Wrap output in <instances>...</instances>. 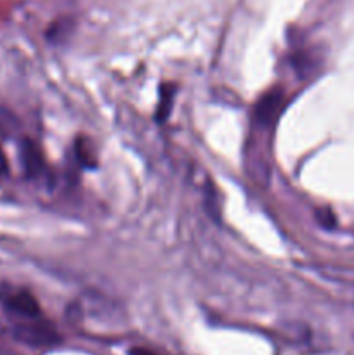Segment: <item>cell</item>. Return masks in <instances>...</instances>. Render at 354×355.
Returning <instances> with one entry per match:
<instances>
[{"instance_id": "ba28073f", "label": "cell", "mask_w": 354, "mask_h": 355, "mask_svg": "<svg viewBox=\"0 0 354 355\" xmlns=\"http://www.w3.org/2000/svg\"><path fill=\"white\" fill-rule=\"evenodd\" d=\"M7 173H9V163H7V158L6 155H3L2 148H0V179L7 177Z\"/></svg>"}, {"instance_id": "5b68a950", "label": "cell", "mask_w": 354, "mask_h": 355, "mask_svg": "<svg viewBox=\"0 0 354 355\" xmlns=\"http://www.w3.org/2000/svg\"><path fill=\"white\" fill-rule=\"evenodd\" d=\"M174 96H176V85L174 83H163L160 87V99L158 104H156V121H165L169 118L174 104Z\"/></svg>"}, {"instance_id": "277c9868", "label": "cell", "mask_w": 354, "mask_h": 355, "mask_svg": "<svg viewBox=\"0 0 354 355\" xmlns=\"http://www.w3.org/2000/svg\"><path fill=\"white\" fill-rule=\"evenodd\" d=\"M21 163H23V170L28 179H37L45 170L44 156L38 146L31 141H24L21 144Z\"/></svg>"}, {"instance_id": "8992f818", "label": "cell", "mask_w": 354, "mask_h": 355, "mask_svg": "<svg viewBox=\"0 0 354 355\" xmlns=\"http://www.w3.org/2000/svg\"><path fill=\"white\" fill-rule=\"evenodd\" d=\"M76 156L83 166H96V153H94V144L89 139H78L76 141Z\"/></svg>"}, {"instance_id": "6da1fadb", "label": "cell", "mask_w": 354, "mask_h": 355, "mask_svg": "<svg viewBox=\"0 0 354 355\" xmlns=\"http://www.w3.org/2000/svg\"><path fill=\"white\" fill-rule=\"evenodd\" d=\"M12 336L14 340L31 349H51L61 342V336L56 331V328L38 319L17 322L12 328Z\"/></svg>"}, {"instance_id": "52a82bcc", "label": "cell", "mask_w": 354, "mask_h": 355, "mask_svg": "<svg viewBox=\"0 0 354 355\" xmlns=\"http://www.w3.org/2000/svg\"><path fill=\"white\" fill-rule=\"evenodd\" d=\"M316 220L325 229L335 227V215H333V211L330 208H318L316 210Z\"/></svg>"}, {"instance_id": "9c48e42d", "label": "cell", "mask_w": 354, "mask_h": 355, "mask_svg": "<svg viewBox=\"0 0 354 355\" xmlns=\"http://www.w3.org/2000/svg\"><path fill=\"white\" fill-rule=\"evenodd\" d=\"M128 355H158V354L153 352V350L149 349H144V347H134V349L128 350Z\"/></svg>"}, {"instance_id": "3957f363", "label": "cell", "mask_w": 354, "mask_h": 355, "mask_svg": "<svg viewBox=\"0 0 354 355\" xmlns=\"http://www.w3.org/2000/svg\"><path fill=\"white\" fill-rule=\"evenodd\" d=\"M3 305H6L7 312L24 319V321H33V319H38V315H40L38 302L28 291H16V293L7 295Z\"/></svg>"}, {"instance_id": "7a4b0ae2", "label": "cell", "mask_w": 354, "mask_h": 355, "mask_svg": "<svg viewBox=\"0 0 354 355\" xmlns=\"http://www.w3.org/2000/svg\"><path fill=\"white\" fill-rule=\"evenodd\" d=\"M285 107V94L281 89H273L264 94L255 106V118L262 127H274Z\"/></svg>"}]
</instances>
